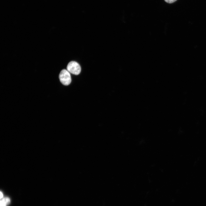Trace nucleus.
Instances as JSON below:
<instances>
[{"label": "nucleus", "instance_id": "nucleus-1", "mask_svg": "<svg viewBox=\"0 0 206 206\" xmlns=\"http://www.w3.org/2000/svg\"><path fill=\"white\" fill-rule=\"evenodd\" d=\"M60 82L64 85L68 86L71 82V78L70 73L66 70L63 69L59 75Z\"/></svg>", "mask_w": 206, "mask_h": 206}, {"label": "nucleus", "instance_id": "nucleus-2", "mask_svg": "<svg viewBox=\"0 0 206 206\" xmlns=\"http://www.w3.org/2000/svg\"><path fill=\"white\" fill-rule=\"evenodd\" d=\"M67 70L70 73L75 75L79 74L81 71V68L77 62L72 61L68 64Z\"/></svg>", "mask_w": 206, "mask_h": 206}, {"label": "nucleus", "instance_id": "nucleus-3", "mask_svg": "<svg viewBox=\"0 0 206 206\" xmlns=\"http://www.w3.org/2000/svg\"><path fill=\"white\" fill-rule=\"evenodd\" d=\"M8 204V200L6 197L1 199L0 201V206H6Z\"/></svg>", "mask_w": 206, "mask_h": 206}, {"label": "nucleus", "instance_id": "nucleus-4", "mask_svg": "<svg viewBox=\"0 0 206 206\" xmlns=\"http://www.w3.org/2000/svg\"><path fill=\"white\" fill-rule=\"evenodd\" d=\"M166 2L169 3H171L176 1L177 0H164Z\"/></svg>", "mask_w": 206, "mask_h": 206}, {"label": "nucleus", "instance_id": "nucleus-5", "mask_svg": "<svg viewBox=\"0 0 206 206\" xmlns=\"http://www.w3.org/2000/svg\"><path fill=\"white\" fill-rule=\"evenodd\" d=\"M3 193L1 191L0 192V199H1V198H3Z\"/></svg>", "mask_w": 206, "mask_h": 206}]
</instances>
